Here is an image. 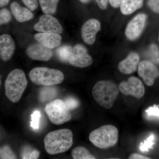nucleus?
Listing matches in <instances>:
<instances>
[{
  "label": "nucleus",
  "instance_id": "nucleus-1",
  "mask_svg": "<svg viewBox=\"0 0 159 159\" xmlns=\"http://www.w3.org/2000/svg\"><path fill=\"white\" fill-rule=\"evenodd\" d=\"M73 144V133L69 129L51 132L44 139L45 149L47 153L51 155L67 151Z\"/></svg>",
  "mask_w": 159,
  "mask_h": 159
},
{
  "label": "nucleus",
  "instance_id": "nucleus-2",
  "mask_svg": "<svg viewBox=\"0 0 159 159\" xmlns=\"http://www.w3.org/2000/svg\"><path fill=\"white\" fill-rule=\"evenodd\" d=\"M119 88L109 80H101L94 85L92 90L93 97L97 104L102 108H112L119 94Z\"/></svg>",
  "mask_w": 159,
  "mask_h": 159
},
{
  "label": "nucleus",
  "instance_id": "nucleus-3",
  "mask_svg": "<svg viewBox=\"0 0 159 159\" xmlns=\"http://www.w3.org/2000/svg\"><path fill=\"white\" fill-rule=\"evenodd\" d=\"M28 80L22 70L15 69L6 78L5 83V94L12 102L20 101L27 87Z\"/></svg>",
  "mask_w": 159,
  "mask_h": 159
},
{
  "label": "nucleus",
  "instance_id": "nucleus-4",
  "mask_svg": "<svg viewBox=\"0 0 159 159\" xmlns=\"http://www.w3.org/2000/svg\"><path fill=\"white\" fill-rule=\"evenodd\" d=\"M89 139L97 148L107 149L116 145L119 139V130L113 125H102L91 132Z\"/></svg>",
  "mask_w": 159,
  "mask_h": 159
},
{
  "label": "nucleus",
  "instance_id": "nucleus-5",
  "mask_svg": "<svg viewBox=\"0 0 159 159\" xmlns=\"http://www.w3.org/2000/svg\"><path fill=\"white\" fill-rule=\"evenodd\" d=\"M29 77L34 84L44 86L60 84L64 80V75L61 71L43 67L31 70L29 72Z\"/></svg>",
  "mask_w": 159,
  "mask_h": 159
},
{
  "label": "nucleus",
  "instance_id": "nucleus-6",
  "mask_svg": "<svg viewBox=\"0 0 159 159\" xmlns=\"http://www.w3.org/2000/svg\"><path fill=\"white\" fill-rule=\"evenodd\" d=\"M49 120L54 125H59L68 122L72 119L70 111L64 100L57 99L47 103L45 108Z\"/></svg>",
  "mask_w": 159,
  "mask_h": 159
},
{
  "label": "nucleus",
  "instance_id": "nucleus-7",
  "mask_svg": "<svg viewBox=\"0 0 159 159\" xmlns=\"http://www.w3.org/2000/svg\"><path fill=\"white\" fill-rule=\"evenodd\" d=\"M36 31L46 33H54L61 34L63 31L62 26L58 20L51 15L41 16L39 20L34 25Z\"/></svg>",
  "mask_w": 159,
  "mask_h": 159
},
{
  "label": "nucleus",
  "instance_id": "nucleus-8",
  "mask_svg": "<svg viewBox=\"0 0 159 159\" xmlns=\"http://www.w3.org/2000/svg\"><path fill=\"white\" fill-rule=\"evenodd\" d=\"M119 91L123 95L131 96L140 99L145 95V89L144 84L139 78L131 77L127 81H123L119 85Z\"/></svg>",
  "mask_w": 159,
  "mask_h": 159
},
{
  "label": "nucleus",
  "instance_id": "nucleus-9",
  "mask_svg": "<svg viewBox=\"0 0 159 159\" xmlns=\"http://www.w3.org/2000/svg\"><path fill=\"white\" fill-rule=\"evenodd\" d=\"M69 63L74 66L85 68L92 65L93 59L85 47L80 44H77L72 50Z\"/></svg>",
  "mask_w": 159,
  "mask_h": 159
},
{
  "label": "nucleus",
  "instance_id": "nucleus-10",
  "mask_svg": "<svg viewBox=\"0 0 159 159\" xmlns=\"http://www.w3.org/2000/svg\"><path fill=\"white\" fill-rule=\"evenodd\" d=\"M138 73L144 80L145 84L152 86L155 80L159 77V71L152 63L148 61H143L139 63Z\"/></svg>",
  "mask_w": 159,
  "mask_h": 159
},
{
  "label": "nucleus",
  "instance_id": "nucleus-11",
  "mask_svg": "<svg viewBox=\"0 0 159 159\" xmlns=\"http://www.w3.org/2000/svg\"><path fill=\"white\" fill-rule=\"evenodd\" d=\"M146 19V15L141 13L129 23L125 31V35L129 39L134 40L139 37L145 27Z\"/></svg>",
  "mask_w": 159,
  "mask_h": 159
},
{
  "label": "nucleus",
  "instance_id": "nucleus-12",
  "mask_svg": "<svg viewBox=\"0 0 159 159\" xmlns=\"http://www.w3.org/2000/svg\"><path fill=\"white\" fill-rule=\"evenodd\" d=\"M101 29L98 20L90 19L86 22L81 28V36L84 41L87 44L93 45L96 41V35Z\"/></svg>",
  "mask_w": 159,
  "mask_h": 159
},
{
  "label": "nucleus",
  "instance_id": "nucleus-13",
  "mask_svg": "<svg viewBox=\"0 0 159 159\" xmlns=\"http://www.w3.org/2000/svg\"><path fill=\"white\" fill-rule=\"evenodd\" d=\"M26 54L31 59L40 61H48L53 56L51 49L40 43L33 44L28 47Z\"/></svg>",
  "mask_w": 159,
  "mask_h": 159
},
{
  "label": "nucleus",
  "instance_id": "nucleus-14",
  "mask_svg": "<svg viewBox=\"0 0 159 159\" xmlns=\"http://www.w3.org/2000/svg\"><path fill=\"white\" fill-rule=\"evenodd\" d=\"M15 50V43L10 35L3 34L0 36L1 59L7 61L11 59Z\"/></svg>",
  "mask_w": 159,
  "mask_h": 159
},
{
  "label": "nucleus",
  "instance_id": "nucleus-15",
  "mask_svg": "<svg viewBox=\"0 0 159 159\" xmlns=\"http://www.w3.org/2000/svg\"><path fill=\"white\" fill-rule=\"evenodd\" d=\"M34 38L40 43L49 49H53L61 44L62 38L59 34L54 33H37Z\"/></svg>",
  "mask_w": 159,
  "mask_h": 159
},
{
  "label": "nucleus",
  "instance_id": "nucleus-16",
  "mask_svg": "<svg viewBox=\"0 0 159 159\" xmlns=\"http://www.w3.org/2000/svg\"><path fill=\"white\" fill-rule=\"evenodd\" d=\"M139 60V54L136 53H130L125 59L119 63L118 66L119 70L125 74L134 73L138 68Z\"/></svg>",
  "mask_w": 159,
  "mask_h": 159
},
{
  "label": "nucleus",
  "instance_id": "nucleus-17",
  "mask_svg": "<svg viewBox=\"0 0 159 159\" xmlns=\"http://www.w3.org/2000/svg\"><path fill=\"white\" fill-rule=\"evenodd\" d=\"M10 9L16 19L19 22H25L33 18L32 12L29 9L20 6L16 2L11 3Z\"/></svg>",
  "mask_w": 159,
  "mask_h": 159
},
{
  "label": "nucleus",
  "instance_id": "nucleus-18",
  "mask_svg": "<svg viewBox=\"0 0 159 159\" xmlns=\"http://www.w3.org/2000/svg\"><path fill=\"white\" fill-rule=\"evenodd\" d=\"M143 0H122L120 5L122 14L128 15L140 9L143 5Z\"/></svg>",
  "mask_w": 159,
  "mask_h": 159
},
{
  "label": "nucleus",
  "instance_id": "nucleus-19",
  "mask_svg": "<svg viewBox=\"0 0 159 159\" xmlns=\"http://www.w3.org/2000/svg\"><path fill=\"white\" fill-rule=\"evenodd\" d=\"M59 0H39L41 8L44 14L52 15L56 12Z\"/></svg>",
  "mask_w": 159,
  "mask_h": 159
},
{
  "label": "nucleus",
  "instance_id": "nucleus-20",
  "mask_svg": "<svg viewBox=\"0 0 159 159\" xmlns=\"http://www.w3.org/2000/svg\"><path fill=\"white\" fill-rule=\"evenodd\" d=\"M71 156L74 159H96L87 148L82 146L74 148L71 152Z\"/></svg>",
  "mask_w": 159,
  "mask_h": 159
},
{
  "label": "nucleus",
  "instance_id": "nucleus-21",
  "mask_svg": "<svg viewBox=\"0 0 159 159\" xmlns=\"http://www.w3.org/2000/svg\"><path fill=\"white\" fill-rule=\"evenodd\" d=\"M72 48L71 46L64 45L59 47L56 51V55L60 61L63 62H69Z\"/></svg>",
  "mask_w": 159,
  "mask_h": 159
},
{
  "label": "nucleus",
  "instance_id": "nucleus-22",
  "mask_svg": "<svg viewBox=\"0 0 159 159\" xmlns=\"http://www.w3.org/2000/svg\"><path fill=\"white\" fill-rule=\"evenodd\" d=\"M40 156V152L37 149L29 146H23L20 151V157L24 159H36Z\"/></svg>",
  "mask_w": 159,
  "mask_h": 159
},
{
  "label": "nucleus",
  "instance_id": "nucleus-23",
  "mask_svg": "<svg viewBox=\"0 0 159 159\" xmlns=\"http://www.w3.org/2000/svg\"><path fill=\"white\" fill-rule=\"evenodd\" d=\"M40 92V100L42 102H46L47 100L52 99L56 95L55 89L52 87L43 88Z\"/></svg>",
  "mask_w": 159,
  "mask_h": 159
},
{
  "label": "nucleus",
  "instance_id": "nucleus-24",
  "mask_svg": "<svg viewBox=\"0 0 159 159\" xmlns=\"http://www.w3.org/2000/svg\"><path fill=\"white\" fill-rule=\"evenodd\" d=\"M155 136L153 134H151L149 137L143 142H142L139 146V149L142 152H147L153 147L155 144Z\"/></svg>",
  "mask_w": 159,
  "mask_h": 159
},
{
  "label": "nucleus",
  "instance_id": "nucleus-25",
  "mask_svg": "<svg viewBox=\"0 0 159 159\" xmlns=\"http://www.w3.org/2000/svg\"><path fill=\"white\" fill-rule=\"evenodd\" d=\"M145 115L147 119L149 120H159V107L154 105L149 107L145 111Z\"/></svg>",
  "mask_w": 159,
  "mask_h": 159
},
{
  "label": "nucleus",
  "instance_id": "nucleus-26",
  "mask_svg": "<svg viewBox=\"0 0 159 159\" xmlns=\"http://www.w3.org/2000/svg\"><path fill=\"white\" fill-rule=\"evenodd\" d=\"M0 158L16 159L17 157L9 145H5L1 147Z\"/></svg>",
  "mask_w": 159,
  "mask_h": 159
},
{
  "label": "nucleus",
  "instance_id": "nucleus-27",
  "mask_svg": "<svg viewBox=\"0 0 159 159\" xmlns=\"http://www.w3.org/2000/svg\"><path fill=\"white\" fill-rule=\"evenodd\" d=\"M148 55L154 62L159 64V50L156 45H151L148 50Z\"/></svg>",
  "mask_w": 159,
  "mask_h": 159
},
{
  "label": "nucleus",
  "instance_id": "nucleus-28",
  "mask_svg": "<svg viewBox=\"0 0 159 159\" xmlns=\"http://www.w3.org/2000/svg\"><path fill=\"white\" fill-rule=\"evenodd\" d=\"M41 117L39 111L36 110L33 112L31 116V121L30 125L33 129H38L39 128L40 119Z\"/></svg>",
  "mask_w": 159,
  "mask_h": 159
},
{
  "label": "nucleus",
  "instance_id": "nucleus-29",
  "mask_svg": "<svg viewBox=\"0 0 159 159\" xmlns=\"http://www.w3.org/2000/svg\"><path fill=\"white\" fill-rule=\"evenodd\" d=\"M11 13L9 10L6 8L1 9L0 11V24L1 25L7 24L11 20Z\"/></svg>",
  "mask_w": 159,
  "mask_h": 159
},
{
  "label": "nucleus",
  "instance_id": "nucleus-30",
  "mask_svg": "<svg viewBox=\"0 0 159 159\" xmlns=\"http://www.w3.org/2000/svg\"><path fill=\"white\" fill-rule=\"evenodd\" d=\"M66 105L70 111L73 110L79 107L80 102L74 97H68L64 100Z\"/></svg>",
  "mask_w": 159,
  "mask_h": 159
},
{
  "label": "nucleus",
  "instance_id": "nucleus-31",
  "mask_svg": "<svg viewBox=\"0 0 159 159\" xmlns=\"http://www.w3.org/2000/svg\"><path fill=\"white\" fill-rule=\"evenodd\" d=\"M22 1L31 11H34L38 7V0H22Z\"/></svg>",
  "mask_w": 159,
  "mask_h": 159
},
{
  "label": "nucleus",
  "instance_id": "nucleus-32",
  "mask_svg": "<svg viewBox=\"0 0 159 159\" xmlns=\"http://www.w3.org/2000/svg\"><path fill=\"white\" fill-rule=\"evenodd\" d=\"M148 4L152 11L159 13V0H148Z\"/></svg>",
  "mask_w": 159,
  "mask_h": 159
},
{
  "label": "nucleus",
  "instance_id": "nucleus-33",
  "mask_svg": "<svg viewBox=\"0 0 159 159\" xmlns=\"http://www.w3.org/2000/svg\"><path fill=\"white\" fill-rule=\"evenodd\" d=\"M98 6L101 9H105L107 7L109 0H96Z\"/></svg>",
  "mask_w": 159,
  "mask_h": 159
},
{
  "label": "nucleus",
  "instance_id": "nucleus-34",
  "mask_svg": "<svg viewBox=\"0 0 159 159\" xmlns=\"http://www.w3.org/2000/svg\"><path fill=\"white\" fill-rule=\"evenodd\" d=\"M129 159H150L148 157L142 155L138 153L132 154L129 156Z\"/></svg>",
  "mask_w": 159,
  "mask_h": 159
},
{
  "label": "nucleus",
  "instance_id": "nucleus-35",
  "mask_svg": "<svg viewBox=\"0 0 159 159\" xmlns=\"http://www.w3.org/2000/svg\"><path fill=\"white\" fill-rule=\"evenodd\" d=\"M122 0H109L111 6L114 8H118L121 5Z\"/></svg>",
  "mask_w": 159,
  "mask_h": 159
},
{
  "label": "nucleus",
  "instance_id": "nucleus-36",
  "mask_svg": "<svg viewBox=\"0 0 159 159\" xmlns=\"http://www.w3.org/2000/svg\"><path fill=\"white\" fill-rule=\"evenodd\" d=\"M9 0H0V7H2L8 5Z\"/></svg>",
  "mask_w": 159,
  "mask_h": 159
},
{
  "label": "nucleus",
  "instance_id": "nucleus-37",
  "mask_svg": "<svg viewBox=\"0 0 159 159\" xmlns=\"http://www.w3.org/2000/svg\"><path fill=\"white\" fill-rule=\"evenodd\" d=\"M79 1L83 3H87L90 2L91 0H79Z\"/></svg>",
  "mask_w": 159,
  "mask_h": 159
},
{
  "label": "nucleus",
  "instance_id": "nucleus-38",
  "mask_svg": "<svg viewBox=\"0 0 159 159\" xmlns=\"http://www.w3.org/2000/svg\"></svg>",
  "mask_w": 159,
  "mask_h": 159
}]
</instances>
